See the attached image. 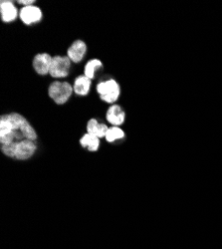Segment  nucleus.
Segmentation results:
<instances>
[{"label": "nucleus", "instance_id": "nucleus-2", "mask_svg": "<svg viewBox=\"0 0 222 249\" xmlns=\"http://www.w3.org/2000/svg\"><path fill=\"white\" fill-rule=\"evenodd\" d=\"M37 147L34 141L26 140L15 144H8V146H1V151L7 157L16 160H27L31 158Z\"/></svg>", "mask_w": 222, "mask_h": 249}, {"label": "nucleus", "instance_id": "nucleus-9", "mask_svg": "<svg viewBox=\"0 0 222 249\" xmlns=\"http://www.w3.org/2000/svg\"><path fill=\"white\" fill-rule=\"evenodd\" d=\"M125 112L122 110L120 106L114 105L110 107V109L107 112V120L112 124L115 126H119V124H122L125 121Z\"/></svg>", "mask_w": 222, "mask_h": 249}, {"label": "nucleus", "instance_id": "nucleus-11", "mask_svg": "<svg viewBox=\"0 0 222 249\" xmlns=\"http://www.w3.org/2000/svg\"><path fill=\"white\" fill-rule=\"evenodd\" d=\"M1 18L4 22H11L17 17V8L11 1H1Z\"/></svg>", "mask_w": 222, "mask_h": 249}, {"label": "nucleus", "instance_id": "nucleus-7", "mask_svg": "<svg viewBox=\"0 0 222 249\" xmlns=\"http://www.w3.org/2000/svg\"><path fill=\"white\" fill-rule=\"evenodd\" d=\"M42 17V12L38 7L30 5L25 6L20 10V18L26 25H31L38 22Z\"/></svg>", "mask_w": 222, "mask_h": 249}, {"label": "nucleus", "instance_id": "nucleus-16", "mask_svg": "<svg viewBox=\"0 0 222 249\" xmlns=\"http://www.w3.org/2000/svg\"><path fill=\"white\" fill-rule=\"evenodd\" d=\"M18 3L24 4L26 6H30L32 3H34V1H33V0H26V1H24V0H20V1H18Z\"/></svg>", "mask_w": 222, "mask_h": 249}, {"label": "nucleus", "instance_id": "nucleus-3", "mask_svg": "<svg viewBox=\"0 0 222 249\" xmlns=\"http://www.w3.org/2000/svg\"><path fill=\"white\" fill-rule=\"evenodd\" d=\"M49 96L58 105H63L71 97L73 93L72 86L67 82H54L49 87Z\"/></svg>", "mask_w": 222, "mask_h": 249}, {"label": "nucleus", "instance_id": "nucleus-13", "mask_svg": "<svg viewBox=\"0 0 222 249\" xmlns=\"http://www.w3.org/2000/svg\"><path fill=\"white\" fill-rule=\"evenodd\" d=\"M80 143L84 148H88L90 152H96L100 146V139L92 134H86L80 140Z\"/></svg>", "mask_w": 222, "mask_h": 249}, {"label": "nucleus", "instance_id": "nucleus-12", "mask_svg": "<svg viewBox=\"0 0 222 249\" xmlns=\"http://www.w3.org/2000/svg\"><path fill=\"white\" fill-rule=\"evenodd\" d=\"M91 87V79L88 77L80 76L75 80L74 83V92L80 96H86Z\"/></svg>", "mask_w": 222, "mask_h": 249}, {"label": "nucleus", "instance_id": "nucleus-5", "mask_svg": "<svg viewBox=\"0 0 222 249\" xmlns=\"http://www.w3.org/2000/svg\"><path fill=\"white\" fill-rule=\"evenodd\" d=\"M71 68V60L67 56H55L52 59L49 74L54 78L66 77Z\"/></svg>", "mask_w": 222, "mask_h": 249}, {"label": "nucleus", "instance_id": "nucleus-15", "mask_svg": "<svg viewBox=\"0 0 222 249\" xmlns=\"http://www.w3.org/2000/svg\"><path fill=\"white\" fill-rule=\"evenodd\" d=\"M125 137V133L122 129H120L118 127H113L109 129L107 135H106V140L109 142H113L119 139H123Z\"/></svg>", "mask_w": 222, "mask_h": 249}, {"label": "nucleus", "instance_id": "nucleus-14", "mask_svg": "<svg viewBox=\"0 0 222 249\" xmlns=\"http://www.w3.org/2000/svg\"><path fill=\"white\" fill-rule=\"evenodd\" d=\"M101 67H102V62H101L100 60L94 59V60L89 61L85 67V71H84L85 76L88 77L89 79H93L95 77L96 71L98 69H100Z\"/></svg>", "mask_w": 222, "mask_h": 249}, {"label": "nucleus", "instance_id": "nucleus-4", "mask_svg": "<svg viewBox=\"0 0 222 249\" xmlns=\"http://www.w3.org/2000/svg\"><path fill=\"white\" fill-rule=\"evenodd\" d=\"M97 92L100 94L101 99L107 103H114L120 96V86L118 83L111 79L99 83Z\"/></svg>", "mask_w": 222, "mask_h": 249}, {"label": "nucleus", "instance_id": "nucleus-8", "mask_svg": "<svg viewBox=\"0 0 222 249\" xmlns=\"http://www.w3.org/2000/svg\"><path fill=\"white\" fill-rule=\"evenodd\" d=\"M86 51H87L86 43H84L83 41L81 40H77L70 46L67 53L71 61L75 62V63H78V62H80L84 58Z\"/></svg>", "mask_w": 222, "mask_h": 249}, {"label": "nucleus", "instance_id": "nucleus-6", "mask_svg": "<svg viewBox=\"0 0 222 249\" xmlns=\"http://www.w3.org/2000/svg\"><path fill=\"white\" fill-rule=\"evenodd\" d=\"M52 59H53V57H51L47 53L36 55L33 60V67H34L35 71L40 75L48 74L50 71Z\"/></svg>", "mask_w": 222, "mask_h": 249}, {"label": "nucleus", "instance_id": "nucleus-1", "mask_svg": "<svg viewBox=\"0 0 222 249\" xmlns=\"http://www.w3.org/2000/svg\"><path fill=\"white\" fill-rule=\"evenodd\" d=\"M37 134L30 123L17 113L4 115L0 119V143L15 144L26 140L35 141Z\"/></svg>", "mask_w": 222, "mask_h": 249}, {"label": "nucleus", "instance_id": "nucleus-10", "mask_svg": "<svg viewBox=\"0 0 222 249\" xmlns=\"http://www.w3.org/2000/svg\"><path fill=\"white\" fill-rule=\"evenodd\" d=\"M87 131L89 134H92L94 136H96L97 138L101 139V138H106V135L109 131V128L104 124H100L98 123L97 120L92 119L88 122L87 124Z\"/></svg>", "mask_w": 222, "mask_h": 249}]
</instances>
